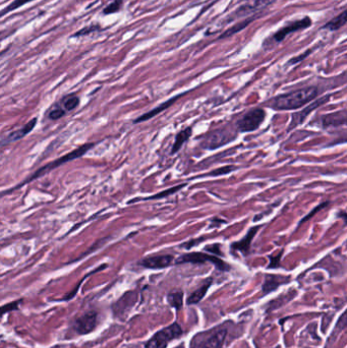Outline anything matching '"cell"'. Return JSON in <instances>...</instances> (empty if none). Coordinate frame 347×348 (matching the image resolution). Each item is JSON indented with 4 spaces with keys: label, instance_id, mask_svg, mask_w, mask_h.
<instances>
[{
    "label": "cell",
    "instance_id": "1",
    "mask_svg": "<svg viewBox=\"0 0 347 348\" xmlns=\"http://www.w3.org/2000/svg\"><path fill=\"white\" fill-rule=\"evenodd\" d=\"M95 146H96V143H87V144L82 145L81 147L76 148L75 150H73V151H71V152H69V153H68V154H66V155H63V156L57 158V159H55L54 161L49 162L48 164H46V165L42 166L41 168H39L38 170H36L34 173H32L31 175H30L27 179H25L24 181H22L20 184L15 185L14 187L10 188L9 191L7 189V191L3 192V193H2V196H4V195H6V194H10V193L13 192V191H17V189H19L20 187H22V186H24V185H26V184H28V183H30V182H33V180H35V179H37V178L43 177L44 175H46V174H48L49 172H51L52 170H54V169H56V168L62 166L63 164L69 163V162L73 161V160H75V159H78V158L83 157L85 154H87V153H88L91 149H93Z\"/></svg>",
    "mask_w": 347,
    "mask_h": 348
},
{
    "label": "cell",
    "instance_id": "2",
    "mask_svg": "<svg viewBox=\"0 0 347 348\" xmlns=\"http://www.w3.org/2000/svg\"><path fill=\"white\" fill-rule=\"evenodd\" d=\"M318 88L307 87L287 94L280 95L270 100L267 105L276 110H293L298 109L310 103L318 96Z\"/></svg>",
    "mask_w": 347,
    "mask_h": 348
},
{
    "label": "cell",
    "instance_id": "3",
    "mask_svg": "<svg viewBox=\"0 0 347 348\" xmlns=\"http://www.w3.org/2000/svg\"><path fill=\"white\" fill-rule=\"evenodd\" d=\"M238 130L226 125L209 132L201 140V147L205 150H216L223 147L238 138Z\"/></svg>",
    "mask_w": 347,
    "mask_h": 348
},
{
    "label": "cell",
    "instance_id": "4",
    "mask_svg": "<svg viewBox=\"0 0 347 348\" xmlns=\"http://www.w3.org/2000/svg\"><path fill=\"white\" fill-rule=\"evenodd\" d=\"M211 263L213 264L218 270L220 271H228L230 267L227 265L223 260L216 257L215 255L205 254L201 251H194V252H187L183 254L177 259H175V264H204V263Z\"/></svg>",
    "mask_w": 347,
    "mask_h": 348
},
{
    "label": "cell",
    "instance_id": "5",
    "mask_svg": "<svg viewBox=\"0 0 347 348\" xmlns=\"http://www.w3.org/2000/svg\"><path fill=\"white\" fill-rule=\"evenodd\" d=\"M275 1L276 0H251V1L242 5L241 7L231 12L223 23L228 24L242 18H248L251 14H258L262 9L267 8Z\"/></svg>",
    "mask_w": 347,
    "mask_h": 348
},
{
    "label": "cell",
    "instance_id": "6",
    "mask_svg": "<svg viewBox=\"0 0 347 348\" xmlns=\"http://www.w3.org/2000/svg\"><path fill=\"white\" fill-rule=\"evenodd\" d=\"M266 113L261 108H252L244 113L236 122L235 128L239 133H250L258 130L265 120Z\"/></svg>",
    "mask_w": 347,
    "mask_h": 348
},
{
    "label": "cell",
    "instance_id": "7",
    "mask_svg": "<svg viewBox=\"0 0 347 348\" xmlns=\"http://www.w3.org/2000/svg\"><path fill=\"white\" fill-rule=\"evenodd\" d=\"M182 334V329L177 324L173 325L160 330L156 333L147 343L146 348H166L169 341L179 337Z\"/></svg>",
    "mask_w": 347,
    "mask_h": 348
},
{
    "label": "cell",
    "instance_id": "8",
    "mask_svg": "<svg viewBox=\"0 0 347 348\" xmlns=\"http://www.w3.org/2000/svg\"><path fill=\"white\" fill-rule=\"evenodd\" d=\"M312 20L309 17H306L302 20H297V21L288 23L286 26H284L283 28L279 29L276 33L271 37V39H268V41H270L271 43H280L287 36L295 33V32L310 28L312 26Z\"/></svg>",
    "mask_w": 347,
    "mask_h": 348
},
{
    "label": "cell",
    "instance_id": "9",
    "mask_svg": "<svg viewBox=\"0 0 347 348\" xmlns=\"http://www.w3.org/2000/svg\"><path fill=\"white\" fill-rule=\"evenodd\" d=\"M175 264V258L172 255H158L144 258L139 262V265L147 268L153 269V270H158V269H164L170 267L171 265Z\"/></svg>",
    "mask_w": 347,
    "mask_h": 348
},
{
    "label": "cell",
    "instance_id": "10",
    "mask_svg": "<svg viewBox=\"0 0 347 348\" xmlns=\"http://www.w3.org/2000/svg\"><path fill=\"white\" fill-rule=\"evenodd\" d=\"M329 98H330V96H324V97H322V98H320L318 100L313 101L310 105H308L305 109L302 110V111H298V112L292 114V118H291V121L289 123L287 131L289 132V131L293 130L294 128H296L298 124L303 123L308 115H310L313 111V110H315L317 108H319L320 106L324 105L326 102H328Z\"/></svg>",
    "mask_w": 347,
    "mask_h": 348
},
{
    "label": "cell",
    "instance_id": "11",
    "mask_svg": "<svg viewBox=\"0 0 347 348\" xmlns=\"http://www.w3.org/2000/svg\"><path fill=\"white\" fill-rule=\"evenodd\" d=\"M38 122V118L35 117L33 119H31L29 122H27L24 126H22L21 129L15 130L13 132L8 133L6 136H4L1 139V146H5L7 144L13 143V141H17L28 136L32 131L35 129V126Z\"/></svg>",
    "mask_w": 347,
    "mask_h": 348
},
{
    "label": "cell",
    "instance_id": "12",
    "mask_svg": "<svg viewBox=\"0 0 347 348\" xmlns=\"http://www.w3.org/2000/svg\"><path fill=\"white\" fill-rule=\"evenodd\" d=\"M185 93H186V92H185ZM185 93H182V94H180V95H176V96L172 97L171 99H169V100H167V101L163 102L162 104L158 105L157 107L153 108L152 110H150V111H148V112L144 113L143 115L139 116L138 118H136V119L134 120V123H140V122H144V121H147V120L152 119L153 117H155V116H156V115H158V114H160L161 112L165 111L166 109H168L171 105L174 104V103H175V102H176V101H177L180 97H182L183 95H185Z\"/></svg>",
    "mask_w": 347,
    "mask_h": 348
},
{
    "label": "cell",
    "instance_id": "13",
    "mask_svg": "<svg viewBox=\"0 0 347 348\" xmlns=\"http://www.w3.org/2000/svg\"><path fill=\"white\" fill-rule=\"evenodd\" d=\"M97 325V314L95 312H89L78 319L75 323V328L78 333L87 334L92 332Z\"/></svg>",
    "mask_w": 347,
    "mask_h": 348
},
{
    "label": "cell",
    "instance_id": "14",
    "mask_svg": "<svg viewBox=\"0 0 347 348\" xmlns=\"http://www.w3.org/2000/svg\"><path fill=\"white\" fill-rule=\"evenodd\" d=\"M259 229H260V226L250 228L248 230V232L246 233V235L243 237L242 241L233 243L231 244V249L241 251V252H243L244 256H247L249 254V249H250V244H251L252 239H254Z\"/></svg>",
    "mask_w": 347,
    "mask_h": 348
},
{
    "label": "cell",
    "instance_id": "15",
    "mask_svg": "<svg viewBox=\"0 0 347 348\" xmlns=\"http://www.w3.org/2000/svg\"><path fill=\"white\" fill-rule=\"evenodd\" d=\"M184 186H186V183H182V184H178V185H175V186H172V187H169L167 189H165V191L161 192V193H158L156 195H153V196H150V197H146V198H135L131 201L128 202V204H134V203H138V202H145V201H156V200H160V199H165L171 195H174L176 194L177 192H179L180 189H182Z\"/></svg>",
    "mask_w": 347,
    "mask_h": 348
},
{
    "label": "cell",
    "instance_id": "16",
    "mask_svg": "<svg viewBox=\"0 0 347 348\" xmlns=\"http://www.w3.org/2000/svg\"><path fill=\"white\" fill-rule=\"evenodd\" d=\"M259 14H260V13H258V14H254V15H250V17L245 18L244 20L241 21L240 23L233 25L232 27H230L229 29H227L225 32H223V33L219 36L218 40L226 39V38H229V37H231V36H233V35H235V34L240 33L241 31L244 30V29H245V28H246V27H247L250 23L254 22V21L258 18V15H259Z\"/></svg>",
    "mask_w": 347,
    "mask_h": 348
},
{
    "label": "cell",
    "instance_id": "17",
    "mask_svg": "<svg viewBox=\"0 0 347 348\" xmlns=\"http://www.w3.org/2000/svg\"><path fill=\"white\" fill-rule=\"evenodd\" d=\"M193 135V129L191 128V126H188V128L180 131L176 137H175V139H174V143H173L172 145V148H171V154L172 155H174L176 154L177 152H179V150L183 147V145L186 143V141L191 139Z\"/></svg>",
    "mask_w": 347,
    "mask_h": 348
},
{
    "label": "cell",
    "instance_id": "18",
    "mask_svg": "<svg viewBox=\"0 0 347 348\" xmlns=\"http://www.w3.org/2000/svg\"><path fill=\"white\" fill-rule=\"evenodd\" d=\"M289 280L288 277L284 276H279V275H266L264 285H263V290L264 292L268 293L274 289H276L279 285L283 283H286Z\"/></svg>",
    "mask_w": 347,
    "mask_h": 348
},
{
    "label": "cell",
    "instance_id": "19",
    "mask_svg": "<svg viewBox=\"0 0 347 348\" xmlns=\"http://www.w3.org/2000/svg\"><path fill=\"white\" fill-rule=\"evenodd\" d=\"M211 284H212V279H208L200 288H198L191 295H189V297L187 298V304L188 305H196V304L200 303L202 298L206 295L209 287L211 286Z\"/></svg>",
    "mask_w": 347,
    "mask_h": 348
},
{
    "label": "cell",
    "instance_id": "20",
    "mask_svg": "<svg viewBox=\"0 0 347 348\" xmlns=\"http://www.w3.org/2000/svg\"><path fill=\"white\" fill-rule=\"evenodd\" d=\"M347 24V10H344L340 14H338L337 17L329 21L325 26H323L322 29L328 30L330 32H335L342 27H344Z\"/></svg>",
    "mask_w": 347,
    "mask_h": 348
},
{
    "label": "cell",
    "instance_id": "21",
    "mask_svg": "<svg viewBox=\"0 0 347 348\" xmlns=\"http://www.w3.org/2000/svg\"><path fill=\"white\" fill-rule=\"evenodd\" d=\"M226 337V330H220L204 343L202 348H222Z\"/></svg>",
    "mask_w": 347,
    "mask_h": 348
},
{
    "label": "cell",
    "instance_id": "22",
    "mask_svg": "<svg viewBox=\"0 0 347 348\" xmlns=\"http://www.w3.org/2000/svg\"><path fill=\"white\" fill-rule=\"evenodd\" d=\"M323 121L325 125H336L347 123V110H342L335 113H331L323 116Z\"/></svg>",
    "mask_w": 347,
    "mask_h": 348
},
{
    "label": "cell",
    "instance_id": "23",
    "mask_svg": "<svg viewBox=\"0 0 347 348\" xmlns=\"http://www.w3.org/2000/svg\"><path fill=\"white\" fill-rule=\"evenodd\" d=\"M80 102V97L76 96V95L70 94L62 99V106L67 110V112H70L78 107Z\"/></svg>",
    "mask_w": 347,
    "mask_h": 348
},
{
    "label": "cell",
    "instance_id": "24",
    "mask_svg": "<svg viewBox=\"0 0 347 348\" xmlns=\"http://www.w3.org/2000/svg\"><path fill=\"white\" fill-rule=\"evenodd\" d=\"M167 300L171 307L175 308L177 310H180L182 308V304H183V292L181 290L172 291L168 294Z\"/></svg>",
    "mask_w": 347,
    "mask_h": 348
},
{
    "label": "cell",
    "instance_id": "25",
    "mask_svg": "<svg viewBox=\"0 0 347 348\" xmlns=\"http://www.w3.org/2000/svg\"><path fill=\"white\" fill-rule=\"evenodd\" d=\"M104 29L101 28V26L99 24H94V25H90L87 26L81 30H78L77 32L73 35H71V38H78V37H85V36H89L93 33H98V32H102Z\"/></svg>",
    "mask_w": 347,
    "mask_h": 348
},
{
    "label": "cell",
    "instance_id": "26",
    "mask_svg": "<svg viewBox=\"0 0 347 348\" xmlns=\"http://www.w3.org/2000/svg\"><path fill=\"white\" fill-rule=\"evenodd\" d=\"M123 5V0H110V2L104 7L102 13L104 15L118 12Z\"/></svg>",
    "mask_w": 347,
    "mask_h": 348
},
{
    "label": "cell",
    "instance_id": "27",
    "mask_svg": "<svg viewBox=\"0 0 347 348\" xmlns=\"http://www.w3.org/2000/svg\"><path fill=\"white\" fill-rule=\"evenodd\" d=\"M32 1H34V0H13V1L8 4L6 7H4L2 10H1V17H4L5 14L15 10V9H18L20 7H22L23 5L27 4V3H30Z\"/></svg>",
    "mask_w": 347,
    "mask_h": 348
},
{
    "label": "cell",
    "instance_id": "28",
    "mask_svg": "<svg viewBox=\"0 0 347 348\" xmlns=\"http://www.w3.org/2000/svg\"><path fill=\"white\" fill-rule=\"evenodd\" d=\"M235 169H236L235 166L228 165V166H224V167H221V168H217V169L211 171L210 173H208L207 175L208 176H212V177L220 176V175H225V174H228V173L234 171Z\"/></svg>",
    "mask_w": 347,
    "mask_h": 348
},
{
    "label": "cell",
    "instance_id": "29",
    "mask_svg": "<svg viewBox=\"0 0 347 348\" xmlns=\"http://www.w3.org/2000/svg\"><path fill=\"white\" fill-rule=\"evenodd\" d=\"M67 114V110L63 108V107H60V106H57L55 108H53L51 111L49 112L48 114V118L51 119V120H58L60 119L61 117H63Z\"/></svg>",
    "mask_w": 347,
    "mask_h": 348
},
{
    "label": "cell",
    "instance_id": "30",
    "mask_svg": "<svg viewBox=\"0 0 347 348\" xmlns=\"http://www.w3.org/2000/svg\"><path fill=\"white\" fill-rule=\"evenodd\" d=\"M328 204H329V203H328V202H326V203H323V204L319 205L317 208H314V210H312V212H311V213H310V214H309V215H308L307 217H305V218H304V219H303V220L301 221V224H303V223L305 222V221H308L309 219H311V218H312V216H313L314 214H317V213H318V212H319V211H320L321 209H324V208L326 207V206H328Z\"/></svg>",
    "mask_w": 347,
    "mask_h": 348
},
{
    "label": "cell",
    "instance_id": "31",
    "mask_svg": "<svg viewBox=\"0 0 347 348\" xmlns=\"http://www.w3.org/2000/svg\"><path fill=\"white\" fill-rule=\"evenodd\" d=\"M21 304H22V300H18V302H13V303H10L6 306H3L2 307V314H4L7 312L13 311V310H18V308Z\"/></svg>",
    "mask_w": 347,
    "mask_h": 348
},
{
    "label": "cell",
    "instance_id": "32",
    "mask_svg": "<svg viewBox=\"0 0 347 348\" xmlns=\"http://www.w3.org/2000/svg\"><path fill=\"white\" fill-rule=\"evenodd\" d=\"M205 250L211 252L212 255H216V256L221 255V251H220V244H211V245H207L206 247H205Z\"/></svg>",
    "mask_w": 347,
    "mask_h": 348
},
{
    "label": "cell",
    "instance_id": "33",
    "mask_svg": "<svg viewBox=\"0 0 347 348\" xmlns=\"http://www.w3.org/2000/svg\"><path fill=\"white\" fill-rule=\"evenodd\" d=\"M311 52H312V50L310 49V50L306 51L305 53H303V54H301V55H298L297 57L292 58V59L288 62V65H295V63H297V62H301L302 60H304L305 58H307V57L311 54Z\"/></svg>",
    "mask_w": 347,
    "mask_h": 348
},
{
    "label": "cell",
    "instance_id": "34",
    "mask_svg": "<svg viewBox=\"0 0 347 348\" xmlns=\"http://www.w3.org/2000/svg\"><path fill=\"white\" fill-rule=\"evenodd\" d=\"M347 326V311L341 315V318L339 319L338 323H337V328L339 330H342L343 328H345Z\"/></svg>",
    "mask_w": 347,
    "mask_h": 348
},
{
    "label": "cell",
    "instance_id": "35",
    "mask_svg": "<svg viewBox=\"0 0 347 348\" xmlns=\"http://www.w3.org/2000/svg\"><path fill=\"white\" fill-rule=\"evenodd\" d=\"M202 241H203V239H200V240H198V241H191V242H188V243L183 244L181 246H183L184 248H191V247H193V245H195V244H199Z\"/></svg>",
    "mask_w": 347,
    "mask_h": 348
},
{
    "label": "cell",
    "instance_id": "36",
    "mask_svg": "<svg viewBox=\"0 0 347 348\" xmlns=\"http://www.w3.org/2000/svg\"><path fill=\"white\" fill-rule=\"evenodd\" d=\"M280 258H281V255L277 256L276 258H271V259H272V260H271V265H270L269 267H270V268H275V267H277L278 264H279Z\"/></svg>",
    "mask_w": 347,
    "mask_h": 348
},
{
    "label": "cell",
    "instance_id": "37",
    "mask_svg": "<svg viewBox=\"0 0 347 348\" xmlns=\"http://www.w3.org/2000/svg\"><path fill=\"white\" fill-rule=\"evenodd\" d=\"M339 216H340V217H343V218L345 219V221H346V223H347V214H346V213H340Z\"/></svg>",
    "mask_w": 347,
    "mask_h": 348
},
{
    "label": "cell",
    "instance_id": "38",
    "mask_svg": "<svg viewBox=\"0 0 347 348\" xmlns=\"http://www.w3.org/2000/svg\"><path fill=\"white\" fill-rule=\"evenodd\" d=\"M122 348H139V347L135 346V345H129V346H124V347H122Z\"/></svg>",
    "mask_w": 347,
    "mask_h": 348
},
{
    "label": "cell",
    "instance_id": "39",
    "mask_svg": "<svg viewBox=\"0 0 347 348\" xmlns=\"http://www.w3.org/2000/svg\"><path fill=\"white\" fill-rule=\"evenodd\" d=\"M176 348H184L183 346H178V347H176Z\"/></svg>",
    "mask_w": 347,
    "mask_h": 348
}]
</instances>
